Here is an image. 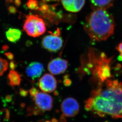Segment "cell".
Returning <instances> with one entry per match:
<instances>
[{
    "instance_id": "cell-16",
    "label": "cell",
    "mask_w": 122,
    "mask_h": 122,
    "mask_svg": "<svg viewBox=\"0 0 122 122\" xmlns=\"http://www.w3.org/2000/svg\"><path fill=\"white\" fill-rule=\"evenodd\" d=\"M27 6L30 9L38 10L39 8V3L36 0H29L27 3Z\"/></svg>"
},
{
    "instance_id": "cell-13",
    "label": "cell",
    "mask_w": 122,
    "mask_h": 122,
    "mask_svg": "<svg viewBox=\"0 0 122 122\" xmlns=\"http://www.w3.org/2000/svg\"><path fill=\"white\" fill-rule=\"evenodd\" d=\"M22 35L20 30L10 28L6 32V36L8 41L12 43H16L20 40Z\"/></svg>"
},
{
    "instance_id": "cell-14",
    "label": "cell",
    "mask_w": 122,
    "mask_h": 122,
    "mask_svg": "<svg viewBox=\"0 0 122 122\" xmlns=\"http://www.w3.org/2000/svg\"><path fill=\"white\" fill-rule=\"evenodd\" d=\"M8 83L11 86H19L21 81L20 74L14 70L10 71L8 76Z\"/></svg>"
},
{
    "instance_id": "cell-4",
    "label": "cell",
    "mask_w": 122,
    "mask_h": 122,
    "mask_svg": "<svg viewBox=\"0 0 122 122\" xmlns=\"http://www.w3.org/2000/svg\"><path fill=\"white\" fill-rule=\"evenodd\" d=\"M23 29L29 36L35 38L43 35L46 30L44 20L38 15L32 14L26 17Z\"/></svg>"
},
{
    "instance_id": "cell-10",
    "label": "cell",
    "mask_w": 122,
    "mask_h": 122,
    "mask_svg": "<svg viewBox=\"0 0 122 122\" xmlns=\"http://www.w3.org/2000/svg\"><path fill=\"white\" fill-rule=\"evenodd\" d=\"M44 70L43 65L37 61L32 62L26 68V73L27 76L34 80L39 77Z\"/></svg>"
},
{
    "instance_id": "cell-12",
    "label": "cell",
    "mask_w": 122,
    "mask_h": 122,
    "mask_svg": "<svg viewBox=\"0 0 122 122\" xmlns=\"http://www.w3.org/2000/svg\"><path fill=\"white\" fill-rule=\"evenodd\" d=\"M94 10L107 9L112 6L115 0H89Z\"/></svg>"
},
{
    "instance_id": "cell-19",
    "label": "cell",
    "mask_w": 122,
    "mask_h": 122,
    "mask_svg": "<svg viewBox=\"0 0 122 122\" xmlns=\"http://www.w3.org/2000/svg\"><path fill=\"white\" fill-rule=\"evenodd\" d=\"M15 66H16V64L14 62V61H11L10 63V67L12 70H14V69L15 68Z\"/></svg>"
},
{
    "instance_id": "cell-8",
    "label": "cell",
    "mask_w": 122,
    "mask_h": 122,
    "mask_svg": "<svg viewBox=\"0 0 122 122\" xmlns=\"http://www.w3.org/2000/svg\"><path fill=\"white\" fill-rule=\"evenodd\" d=\"M38 84L40 89L45 93L52 92L57 87L56 79L50 73H46L40 78Z\"/></svg>"
},
{
    "instance_id": "cell-21",
    "label": "cell",
    "mask_w": 122,
    "mask_h": 122,
    "mask_svg": "<svg viewBox=\"0 0 122 122\" xmlns=\"http://www.w3.org/2000/svg\"><path fill=\"white\" fill-rule=\"evenodd\" d=\"M9 11L10 13H14L16 12V10L14 7L12 6V7H10V8H9Z\"/></svg>"
},
{
    "instance_id": "cell-2",
    "label": "cell",
    "mask_w": 122,
    "mask_h": 122,
    "mask_svg": "<svg viewBox=\"0 0 122 122\" xmlns=\"http://www.w3.org/2000/svg\"><path fill=\"white\" fill-rule=\"evenodd\" d=\"M115 27L113 16L103 9L94 10L86 18L84 25L90 39L96 41L107 40L114 34Z\"/></svg>"
},
{
    "instance_id": "cell-20",
    "label": "cell",
    "mask_w": 122,
    "mask_h": 122,
    "mask_svg": "<svg viewBox=\"0 0 122 122\" xmlns=\"http://www.w3.org/2000/svg\"><path fill=\"white\" fill-rule=\"evenodd\" d=\"M28 93V92L26 91H25V90L20 89V94L21 96H26Z\"/></svg>"
},
{
    "instance_id": "cell-11",
    "label": "cell",
    "mask_w": 122,
    "mask_h": 122,
    "mask_svg": "<svg viewBox=\"0 0 122 122\" xmlns=\"http://www.w3.org/2000/svg\"><path fill=\"white\" fill-rule=\"evenodd\" d=\"M61 2L66 10L72 12H77L83 7L85 0H61Z\"/></svg>"
},
{
    "instance_id": "cell-9",
    "label": "cell",
    "mask_w": 122,
    "mask_h": 122,
    "mask_svg": "<svg viewBox=\"0 0 122 122\" xmlns=\"http://www.w3.org/2000/svg\"><path fill=\"white\" fill-rule=\"evenodd\" d=\"M68 61L62 58H56L48 63L47 69L51 74L58 75L64 73L68 67Z\"/></svg>"
},
{
    "instance_id": "cell-18",
    "label": "cell",
    "mask_w": 122,
    "mask_h": 122,
    "mask_svg": "<svg viewBox=\"0 0 122 122\" xmlns=\"http://www.w3.org/2000/svg\"><path fill=\"white\" fill-rule=\"evenodd\" d=\"M5 55L8 58V59L10 60H12L14 58V55L12 53L10 52H7L5 53Z\"/></svg>"
},
{
    "instance_id": "cell-17",
    "label": "cell",
    "mask_w": 122,
    "mask_h": 122,
    "mask_svg": "<svg viewBox=\"0 0 122 122\" xmlns=\"http://www.w3.org/2000/svg\"><path fill=\"white\" fill-rule=\"evenodd\" d=\"M116 49L119 52L120 54V58L122 61V42L119 44L116 47Z\"/></svg>"
},
{
    "instance_id": "cell-15",
    "label": "cell",
    "mask_w": 122,
    "mask_h": 122,
    "mask_svg": "<svg viewBox=\"0 0 122 122\" xmlns=\"http://www.w3.org/2000/svg\"><path fill=\"white\" fill-rule=\"evenodd\" d=\"M7 61L0 57V76H1L6 71L8 68Z\"/></svg>"
},
{
    "instance_id": "cell-6",
    "label": "cell",
    "mask_w": 122,
    "mask_h": 122,
    "mask_svg": "<svg viewBox=\"0 0 122 122\" xmlns=\"http://www.w3.org/2000/svg\"><path fill=\"white\" fill-rule=\"evenodd\" d=\"M63 41L61 36V32L59 28L54 32L44 36L42 41V46L45 49L51 52H58L63 45Z\"/></svg>"
},
{
    "instance_id": "cell-7",
    "label": "cell",
    "mask_w": 122,
    "mask_h": 122,
    "mask_svg": "<svg viewBox=\"0 0 122 122\" xmlns=\"http://www.w3.org/2000/svg\"><path fill=\"white\" fill-rule=\"evenodd\" d=\"M63 115L67 117H73L77 115L80 111V106L76 99L67 97L63 100L61 105Z\"/></svg>"
},
{
    "instance_id": "cell-5",
    "label": "cell",
    "mask_w": 122,
    "mask_h": 122,
    "mask_svg": "<svg viewBox=\"0 0 122 122\" xmlns=\"http://www.w3.org/2000/svg\"><path fill=\"white\" fill-rule=\"evenodd\" d=\"M29 92L35 105L39 110L47 112L52 109L53 100L51 95L46 93L40 92L34 87L30 89Z\"/></svg>"
},
{
    "instance_id": "cell-3",
    "label": "cell",
    "mask_w": 122,
    "mask_h": 122,
    "mask_svg": "<svg viewBox=\"0 0 122 122\" xmlns=\"http://www.w3.org/2000/svg\"><path fill=\"white\" fill-rule=\"evenodd\" d=\"M88 69L91 68L93 80L97 86L102 85L112 76L110 63L112 58H108L103 52L99 54L93 50L88 54Z\"/></svg>"
},
{
    "instance_id": "cell-22",
    "label": "cell",
    "mask_w": 122,
    "mask_h": 122,
    "mask_svg": "<svg viewBox=\"0 0 122 122\" xmlns=\"http://www.w3.org/2000/svg\"><path fill=\"white\" fill-rule=\"evenodd\" d=\"M15 3L16 6H20V0H15Z\"/></svg>"
},
{
    "instance_id": "cell-1",
    "label": "cell",
    "mask_w": 122,
    "mask_h": 122,
    "mask_svg": "<svg viewBox=\"0 0 122 122\" xmlns=\"http://www.w3.org/2000/svg\"><path fill=\"white\" fill-rule=\"evenodd\" d=\"M86 110L103 117L122 118V83L108 79L93 90L85 102Z\"/></svg>"
}]
</instances>
